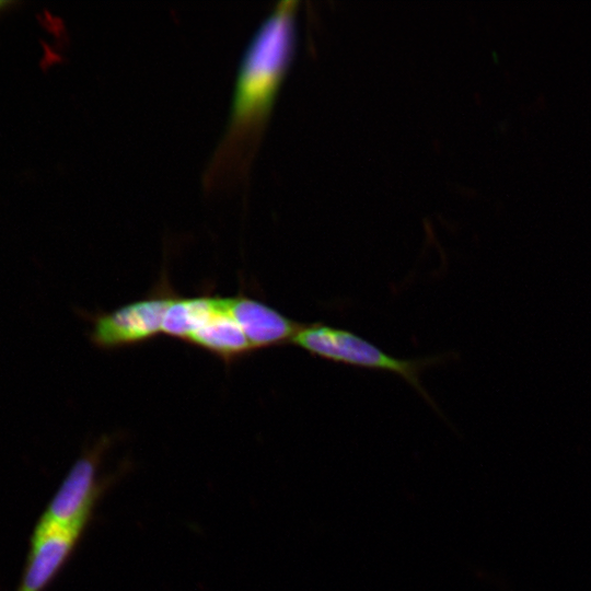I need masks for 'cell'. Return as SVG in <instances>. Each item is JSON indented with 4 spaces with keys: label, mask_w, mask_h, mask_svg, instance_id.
Here are the masks:
<instances>
[{
    "label": "cell",
    "mask_w": 591,
    "mask_h": 591,
    "mask_svg": "<svg viewBox=\"0 0 591 591\" xmlns=\"http://www.w3.org/2000/svg\"><path fill=\"white\" fill-rule=\"evenodd\" d=\"M297 2L278 3L248 43L240 62L223 136L205 173L207 188L240 181L292 58Z\"/></svg>",
    "instance_id": "cell-1"
},
{
    "label": "cell",
    "mask_w": 591,
    "mask_h": 591,
    "mask_svg": "<svg viewBox=\"0 0 591 591\" xmlns=\"http://www.w3.org/2000/svg\"><path fill=\"white\" fill-rule=\"evenodd\" d=\"M291 344L328 361L395 373L436 407L420 376L426 368L439 363L442 357L399 359L348 329L324 323L301 324Z\"/></svg>",
    "instance_id": "cell-2"
},
{
    "label": "cell",
    "mask_w": 591,
    "mask_h": 591,
    "mask_svg": "<svg viewBox=\"0 0 591 591\" xmlns=\"http://www.w3.org/2000/svg\"><path fill=\"white\" fill-rule=\"evenodd\" d=\"M175 293L161 285L149 296L92 318L91 343L103 350L147 343L162 334V322Z\"/></svg>",
    "instance_id": "cell-3"
},
{
    "label": "cell",
    "mask_w": 591,
    "mask_h": 591,
    "mask_svg": "<svg viewBox=\"0 0 591 591\" xmlns=\"http://www.w3.org/2000/svg\"><path fill=\"white\" fill-rule=\"evenodd\" d=\"M104 441L73 463L39 519L83 532L101 493L97 477Z\"/></svg>",
    "instance_id": "cell-4"
},
{
    "label": "cell",
    "mask_w": 591,
    "mask_h": 591,
    "mask_svg": "<svg viewBox=\"0 0 591 591\" xmlns=\"http://www.w3.org/2000/svg\"><path fill=\"white\" fill-rule=\"evenodd\" d=\"M81 534L38 519L16 591H44L71 556Z\"/></svg>",
    "instance_id": "cell-5"
},
{
    "label": "cell",
    "mask_w": 591,
    "mask_h": 591,
    "mask_svg": "<svg viewBox=\"0 0 591 591\" xmlns=\"http://www.w3.org/2000/svg\"><path fill=\"white\" fill-rule=\"evenodd\" d=\"M224 305L254 351L291 344L301 323L244 292L224 297Z\"/></svg>",
    "instance_id": "cell-6"
},
{
    "label": "cell",
    "mask_w": 591,
    "mask_h": 591,
    "mask_svg": "<svg viewBox=\"0 0 591 591\" xmlns=\"http://www.w3.org/2000/svg\"><path fill=\"white\" fill-rule=\"evenodd\" d=\"M188 344L213 355L225 364H231L254 351L240 326L229 314L224 297L220 296L215 311Z\"/></svg>",
    "instance_id": "cell-7"
},
{
    "label": "cell",
    "mask_w": 591,
    "mask_h": 591,
    "mask_svg": "<svg viewBox=\"0 0 591 591\" xmlns=\"http://www.w3.org/2000/svg\"><path fill=\"white\" fill-rule=\"evenodd\" d=\"M217 302L218 296L209 293L196 297L175 294L164 313L162 334L188 344L212 314Z\"/></svg>",
    "instance_id": "cell-8"
}]
</instances>
